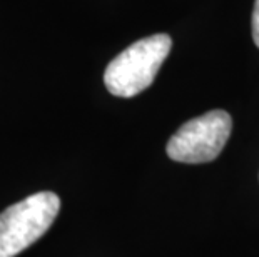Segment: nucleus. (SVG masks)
<instances>
[{
    "label": "nucleus",
    "mask_w": 259,
    "mask_h": 257,
    "mask_svg": "<svg viewBox=\"0 0 259 257\" xmlns=\"http://www.w3.org/2000/svg\"><path fill=\"white\" fill-rule=\"evenodd\" d=\"M60 211L57 194L44 190L0 214V257H15L49 231Z\"/></svg>",
    "instance_id": "2"
},
{
    "label": "nucleus",
    "mask_w": 259,
    "mask_h": 257,
    "mask_svg": "<svg viewBox=\"0 0 259 257\" xmlns=\"http://www.w3.org/2000/svg\"><path fill=\"white\" fill-rule=\"evenodd\" d=\"M252 40L259 48V0H256L254 12H252Z\"/></svg>",
    "instance_id": "4"
},
{
    "label": "nucleus",
    "mask_w": 259,
    "mask_h": 257,
    "mask_svg": "<svg viewBox=\"0 0 259 257\" xmlns=\"http://www.w3.org/2000/svg\"><path fill=\"white\" fill-rule=\"evenodd\" d=\"M172 40L167 34H156L129 45L107 65L104 84L115 97H134L146 90L167 59Z\"/></svg>",
    "instance_id": "1"
},
{
    "label": "nucleus",
    "mask_w": 259,
    "mask_h": 257,
    "mask_svg": "<svg viewBox=\"0 0 259 257\" xmlns=\"http://www.w3.org/2000/svg\"><path fill=\"white\" fill-rule=\"evenodd\" d=\"M233 119L226 111H211L187 120L169 139L166 152L169 159L183 164L212 162L228 144Z\"/></svg>",
    "instance_id": "3"
}]
</instances>
